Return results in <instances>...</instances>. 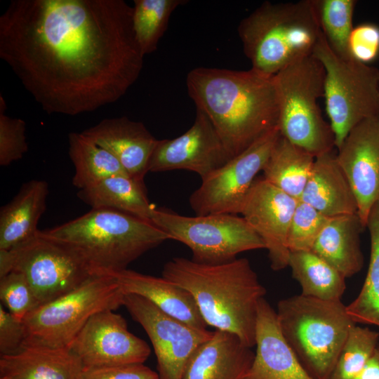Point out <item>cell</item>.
<instances>
[{
	"label": "cell",
	"mask_w": 379,
	"mask_h": 379,
	"mask_svg": "<svg viewBox=\"0 0 379 379\" xmlns=\"http://www.w3.org/2000/svg\"><path fill=\"white\" fill-rule=\"evenodd\" d=\"M124 0H12L0 58L48 114L75 116L123 97L145 55Z\"/></svg>",
	"instance_id": "cell-1"
},
{
	"label": "cell",
	"mask_w": 379,
	"mask_h": 379,
	"mask_svg": "<svg viewBox=\"0 0 379 379\" xmlns=\"http://www.w3.org/2000/svg\"><path fill=\"white\" fill-rule=\"evenodd\" d=\"M186 84L197 109L208 117L232 158L278 127L274 76L252 68L199 67L188 72Z\"/></svg>",
	"instance_id": "cell-2"
},
{
	"label": "cell",
	"mask_w": 379,
	"mask_h": 379,
	"mask_svg": "<svg viewBox=\"0 0 379 379\" xmlns=\"http://www.w3.org/2000/svg\"><path fill=\"white\" fill-rule=\"evenodd\" d=\"M162 277L190 293L207 326L255 346L258 305L266 290L248 260L204 264L177 257L164 265Z\"/></svg>",
	"instance_id": "cell-3"
},
{
	"label": "cell",
	"mask_w": 379,
	"mask_h": 379,
	"mask_svg": "<svg viewBox=\"0 0 379 379\" xmlns=\"http://www.w3.org/2000/svg\"><path fill=\"white\" fill-rule=\"evenodd\" d=\"M39 234L72 251L94 275L126 270L145 252L171 239L150 221L105 208H91Z\"/></svg>",
	"instance_id": "cell-4"
},
{
	"label": "cell",
	"mask_w": 379,
	"mask_h": 379,
	"mask_svg": "<svg viewBox=\"0 0 379 379\" xmlns=\"http://www.w3.org/2000/svg\"><path fill=\"white\" fill-rule=\"evenodd\" d=\"M237 32L251 68L273 77L312 55L321 30L312 0L267 1L240 21Z\"/></svg>",
	"instance_id": "cell-5"
},
{
	"label": "cell",
	"mask_w": 379,
	"mask_h": 379,
	"mask_svg": "<svg viewBox=\"0 0 379 379\" xmlns=\"http://www.w3.org/2000/svg\"><path fill=\"white\" fill-rule=\"evenodd\" d=\"M277 317L283 337L314 379H331L352 326L341 300L302 294L281 300Z\"/></svg>",
	"instance_id": "cell-6"
},
{
	"label": "cell",
	"mask_w": 379,
	"mask_h": 379,
	"mask_svg": "<svg viewBox=\"0 0 379 379\" xmlns=\"http://www.w3.org/2000/svg\"><path fill=\"white\" fill-rule=\"evenodd\" d=\"M325 71L312 54L291 63L274 76L281 136L313 157L333 151L335 138L318 105L324 97Z\"/></svg>",
	"instance_id": "cell-7"
},
{
	"label": "cell",
	"mask_w": 379,
	"mask_h": 379,
	"mask_svg": "<svg viewBox=\"0 0 379 379\" xmlns=\"http://www.w3.org/2000/svg\"><path fill=\"white\" fill-rule=\"evenodd\" d=\"M124 293L110 274L93 275L44 303L23 320V347L67 348L95 314L123 306Z\"/></svg>",
	"instance_id": "cell-8"
},
{
	"label": "cell",
	"mask_w": 379,
	"mask_h": 379,
	"mask_svg": "<svg viewBox=\"0 0 379 379\" xmlns=\"http://www.w3.org/2000/svg\"><path fill=\"white\" fill-rule=\"evenodd\" d=\"M312 55L325 71L326 111L338 149L357 125L379 116V69L336 55L321 32Z\"/></svg>",
	"instance_id": "cell-9"
},
{
	"label": "cell",
	"mask_w": 379,
	"mask_h": 379,
	"mask_svg": "<svg viewBox=\"0 0 379 379\" xmlns=\"http://www.w3.org/2000/svg\"><path fill=\"white\" fill-rule=\"evenodd\" d=\"M151 222L172 240L190 248L192 260L199 263H223L242 252L265 248L262 239L245 219L234 214L191 217L155 208Z\"/></svg>",
	"instance_id": "cell-10"
},
{
	"label": "cell",
	"mask_w": 379,
	"mask_h": 379,
	"mask_svg": "<svg viewBox=\"0 0 379 379\" xmlns=\"http://www.w3.org/2000/svg\"><path fill=\"white\" fill-rule=\"evenodd\" d=\"M13 271L25 276L40 305L72 291L94 275L74 253L39 232L11 249L0 250V277Z\"/></svg>",
	"instance_id": "cell-11"
},
{
	"label": "cell",
	"mask_w": 379,
	"mask_h": 379,
	"mask_svg": "<svg viewBox=\"0 0 379 379\" xmlns=\"http://www.w3.org/2000/svg\"><path fill=\"white\" fill-rule=\"evenodd\" d=\"M279 136L278 127L272 129L201 180V185L189 199L196 215L239 213L257 174L262 171Z\"/></svg>",
	"instance_id": "cell-12"
},
{
	"label": "cell",
	"mask_w": 379,
	"mask_h": 379,
	"mask_svg": "<svg viewBox=\"0 0 379 379\" xmlns=\"http://www.w3.org/2000/svg\"><path fill=\"white\" fill-rule=\"evenodd\" d=\"M123 306L147 334L157 357L159 379H184L190 358L213 331L190 326L138 295L125 293Z\"/></svg>",
	"instance_id": "cell-13"
},
{
	"label": "cell",
	"mask_w": 379,
	"mask_h": 379,
	"mask_svg": "<svg viewBox=\"0 0 379 379\" xmlns=\"http://www.w3.org/2000/svg\"><path fill=\"white\" fill-rule=\"evenodd\" d=\"M84 368L144 364L149 345L128 329L125 319L114 310L93 315L69 347Z\"/></svg>",
	"instance_id": "cell-14"
},
{
	"label": "cell",
	"mask_w": 379,
	"mask_h": 379,
	"mask_svg": "<svg viewBox=\"0 0 379 379\" xmlns=\"http://www.w3.org/2000/svg\"><path fill=\"white\" fill-rule=\"evenodd\" d=\"M232 159L208 117L197 109L190 129L177 138L158 140L148 172L185 169L203 180Z\"/></svg>",
	"instance_id": "cell-15"
},
{
	"label": "cell",
	"mask_w": 379,
	"mask_h": 379,
	"mask_svg": "<svg viewBox=\"0 0 379 379\" xmlns=\"http://www.w3.org/2000/svg\"><path fill=\"white\" fill-rule=\"evenodd\" d=\"M298 202L260 178L255 179L241 205L239 213L262 239L273 270L288 267V234Z\"/></svg>",
	"instance_id": "cell-16"
},
{
	"label": "cell",
	"mask_w": 379,
	"mask_h": 379,
	"mask_svg": "<svg viewBox=\"0 0 379 379\" xmlns=\"http://www.w3.org/2000/svg\"><path fill=\"white\" fill-rule=\"evenodd\" d=\"M338 161L357 202V214L366 228L371 211L379 201V116L364 120L337 149Z\"/></svg>",
	"instance_id": "cell-17"
},
{
	"label": "cell",
	"mask_w": 379,
	"mask_h": 379,
	"mask_svg": "<svg viewBox=\"0 0 379 379\" xmlns=\"http://www.w3.org/2000/svg\"><path fill=\"white\" fill-rule=\"evenodd\" d=\"M255 345L245 379H314L283 337L277 312L265 298L258 305Z\"/></svg>",
	"instance_id": "cell-18"
},
{
	"label": "cell",
	"mask_w": 379,
	"mask_h": 379,
	"mask_svg": "<svg viewBox=\"0 0 379 379\" xmlns=\"http://www.w3.org/2000/svg\"><path fill=\"white\" fill-rule=\"evenodd\" d=\"M82 133L116 157L129 176L144 181L158 140L143 123L125 116L104 119Z\"/></svg>",
	"instance_id": "cell-19"
},
{
	"label": "cell",
	"mask_w": 379,
	"mask_h": 379,
	"mask_svg": "<svg viewBox=\"0 0 379 379\" xmlns=\"http://www.w3.org/2000/svg\"><path fill=\"white\" fill-rule=\"evenodd\" d=\"M254 356L236 335L215 330L190 358L184 379H245Z\"/></svg>",
	"instance_id": "cell-20"
},
{
	"label": "cell",
	"mask_w": 379,
	"mask_h": 379,
	"mask_svg": "<svg viewBox=\"0 0 379 379\" xmlns=\"http://www.w3.org/2000/svg\"><path fill=\"white\" fill-rule=\"evenodd\" d=\"M112 275L125 293L142 296L164 313L187 324L207 329L192 295L185 288L162 277L126 269Z\"/></svg>",
	"instance_id": "cell-21"
},
{
	"label": "cell",
	"mask_w": 379,
	"mask_h": 379,
	"mask_svg": "<svg viewBox=\"0 0 379 379\" xmlns=\"http://www.w3.org/2000/svg\"><path fill=\"white\" fill-rule=\"evenodd\" d=\"M300 200L329 218L357 213L354 193L333 151L315 157Z\"/></svg>",
	"instance_id": "cell-22"
},
{
	"label": "cell",
	"mask_w": 379,
	"mask_h": 379,
	"mask_svg": "<svg viewBox=\"0 0 379 379\" xmlns=\"http://www.w3.org/2000/svg\"><path fill=\"white\" fill-rule=\"evenodd\" d=\"M83 368L69 347H23L0 357V379H79Z\"/></svg>",
	"instance_id": "cell-23"
},
{
	"label": "cell",
	"mask_w": 379,
	"mask_h": 379,
	"mask_svg": "<svg viewBox=\"0 0 379 379\" xmlns=\"http://www.w3.org/2000/svg\"><path fill=\"white\" fill-rule=\"evenodd\" d=\"M365 229L357 213L331 217L317 237L312 251L345 279L358 273L364 265L360 234Z\"/></svg>",
	"instance_id": "cell-24"
},
{
	"label": "cell",
	"mask_w": 379,
	"mask_h": 379,
	"mask_svg": "<svg viewBox=\"0 0 379 379\" xmlns=\"http://www.w3.org/2000/svg\"><path fill=\"white\" fill-rule=\"evenodd\" d=\"M49 192L44 180H32L0 210V250H9L34 237Z\"/></svg>",
	"instance_id": "cell-25"
},
{
	"label": "cell",
	"mask_w": 379,
	"mask_h": 379,
	"mask_svg": "<svg viewBox=\"0 0 379 379\" xmlns=\"http://www.w3.org/2000/svg\"><path fill=\"white\" fill-rule=\"evenodd\" d=\"M77 195L92 208H111L150 222L155 208L149 201L144 181L128 175L108 177L79 190Z\"/></svg>",
	"instance_id": "cell-26"
},
{
	"label": "cell",
	"mask_w": 379,
	"mask_h": 379,
	"mask_svg": "<svg viewBox=\"0 0 379 379\" xmlns=\"http://www.w3.org/2000/svg\"><path fill=\"white\" fill-rule=\"evenodd\" d=\"M315 157L281 135L262 170L263 178L300 200Z\"/></svg>",
	"instance_id": "cell-27"
},
{
	"label": "cell",
	"mask_w": 379,
	"mask_h": 379,
	"mask_svg": "<svg viewBox=\"0 0 379 379\" xmlns=\"http://www.w3.org/2000/svg\"><path fill=\"white\" fill-rule=\"evenodd\" d=\"M288 266L301 293L324 300H341L345 278L312 251L290 252Z\"/></svg>",
	"instance_id": "cell-28"
},
{
	"label": "cell",
	"mask_w": 379,
	"mask_h": 379,
	"mask_svg": "<svg viewBox=\"0 0 379 379\" xmlns=\"http://www.w3.org/2000/svg\"><path fill=\"white\" fill-rule=\"evenodd\" d=\"M68 142L74 167L72 184L79 190L114 175H128L116 157L82 132L69 133Z\"/></svg>",
	"instance_id": "cell-29"
},
{
	"label": "cell",
	"mask_w": 379,
	"mask_h": 379,
	"mask_svg": "<svg viewBox=\"0 0 379 379\" xmlns=\"http://www.w3.org/2000/svg\"><path fill=\"white\" fill-rule=\"evenodd\" d=\"M366 228L371 240L368 268L357 297L347 306V312L356 323L379 326V201L368 215Z\"/></svg>",
	"instance_id": "cell-30"
},
{
	"label": "cell",
	"mask_w": 379,
	"mask_h": 379,
	"mask_svg": "<svg viewBox=\"0 0 379 379\" xmlns=\"http://www.w3.org/2000/svg\"><path fill=\"white\" fill-rule=\"evenodd\" d=\"M133 23L144 55L154 52L167 29L169 19L185 0H134Z\"/></svg>",
	"instance_id": "cell-31"
},
{
	"label": "cell",
	"mask_w": 379,
	"mask_h": 379,
	"mask_svg": "<svg viewBox=\"0 0 379 379\" xmlns=\"http://www.w3.org/2000/svg\"><path fill=\"white\" fill-rule=\"evenodd\" d=\"M319 29L331 49L350 58L348 40L353 29L355 0H312Z\"/></svg>",
	"instance_id": "cell-32"
},
{
	"label": "cell",
	"mask_w": 379,
	"mask_h": 379,
	"mask_svg": "<svg viewBox=\"0 0 379 379\" xmlns=\"http://www.w3.org/2000/svg\"><path fill=\"white\" fill-rule=\"evenodd\" d=\"M379 333L355 324L343 345L331 379H353L378 345Z\"/></svg>",
	"instance_id": "cell-33"
},
{
	"label": "cell",
	"mask_w": 379,
	"mask_h": 379,
	"mask_svg": "<svg viewBox=\"0 0 379 379\" xmlns=\"http://www.w3.org/2000/svg\"><path fill=\"white\" fill-rule=\"evenodd\" d=\"M329 218L310 204L298 200L288 234L290 252L312 251Z\"/></svg>",
	"instance_id": "cell-34"
},
{
	"label": "cell",
	"mask_w": 379,
	"mask_h": 379,
	"mask_svg": "<svg viewBox=\"0 0 379 379\" xmlns=\"http://www.w3.org/2000/svg\"><path fill=\"white\" fill-rule=\"evenodd\" d=\"M0 299L8 312L21 321L41 305L25 276L15 271L0 277Z\"/></svg>",
	"instance_id": "cell-35"
},
{
	"label": "cell",
	"mask_w": 379,
	"mask_h": 379,
	"mask_svg": "<svg viewBox=\"0 0 379 379\" xmlns=\"http://www.w3.org/2000/svg\"><path fill=\"white\" fill-rule=\"evenodd\" d=\"M6 104L0 94V165L9 166L22 158L28 150L26 123L5 114Z\"/></svg>",
	"instance_id": "cell-36"
},
{
	"label": "cell",
	"mask_w": 379,
	"mask_h": 379,
	"mask_svg": "<svg viewBox=\"0 0 379 379\" xmlns=\"http://www.w3.org/2000/svg\"><path fill=\"white\" fill-rule=\"evenodd\" d=\"M350 57L362 63L369 64L379 55V26L363 23L354 27L348 40Z\"/></svg>",
	"instance_id": "cell-37"
},
{
	"label": "cell",
	"mask_w": 379,
	"mask_h": 379,
	"mask_svg": "<svg viewBox=\"0 0 379 379\" xmlns=\"http://www.w3.org/2000/svg\"><path fill=\"white\" fill-rule=\"evenodd\" d=\"M79 379H159V374L144 364L86 367Z\"/></svg>",
	"instance_id": "cell-38"
},
{
	"label": "cell",
	"mask_w": 379,
	"mask_h": 379,
	"mask_svg": "<svg viewBox=\"0 0 379 379\" xmlns=\"http://www.w3.org/2000/svg\"><path fill=\"white\" fill-rule=\"evenodd\" d=\"M25 339L22 321L15 318L0 305V354H13L22 350Z\"/></svg>",
	"instance_id": "cell-39"
},
{
	"label": "cell",
	"mask_w": 379,
	"mask_h": 379,
	"mask_svg": "<svg viewBox=\"0 0 379 379\" xmlns=\"http://www.w3.org/2000/svg\"><path fill=\"white\" fill-rule=\"evenodd\" d=\"M353 379H379V345L361 371Z\"/></svg>",
	"instance_id": "cell-40"
}]
</instances>
